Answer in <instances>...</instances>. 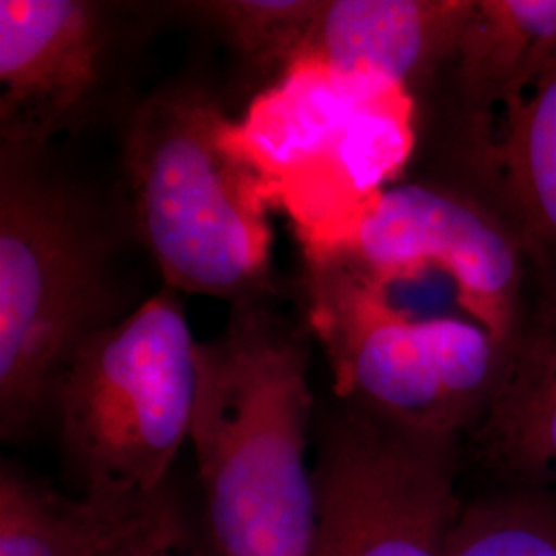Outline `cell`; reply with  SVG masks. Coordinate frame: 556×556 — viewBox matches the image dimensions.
<instances>
[{"mask_svg": "<svg viewBox=\"0 0 556 556\" xmlns=\"http://www.w3.org/2000/svg\"><path fill=\"white\" fill-rule=\"evenodd\" d=\"M314 408L307 332L268 301L199 342L190 441L217 556H309Z\"/></svg>", "mask_w": 556, "mask_h": 556, "instance_id": "6da1fadb", "label": "cell"}, {"mask_svg": "<svg viewBox=\"0 0 556 556\" xmlns=\"http://www.w3.org/2000/svg\"><path fill=\"white\" fill-rule=\"evenodd\" d=\"M124 165L165 287L233 305L268 301L273 200L215 101L192 89L147 98L130 119Z\"/></svg>", "mask_w": 556, "mask_h": 556, "instance_id": "7a4b0ae2", "label": "cell"}, {"mask_svg": "<svg viewBox=\"0 0 556 556\" xmlns=\"http://www.w3.org/2000/svg\"><path fill=\"white\" fill-rule=\"evenodd\" d=\"M43 149L0 144V435L29 438L80 346L112 324L100 231L41 169Z\"/></svg>", "mask_w": 556, "mask_h": 556, "instance_id": "3957f363", "label": "cell"}, {"mask_svg": "<svg viewBox=\"0 0 556 556\" xmlns=\"http://www.w3.org/2000/svg\"><path fill=\"white\" fill-rule=\"evenodd\" d=\"M199 340L165 287L89 338L60 379L52 420L79 495L149 497L190 439Z\"/></svg>", "mask_w": 556, "mask_h": 556, "instance_id": "277c9868", "label": "cell"}, {"mask_svg": "<svg viewBox=\"0 0 556 556\" xmlns=\"http://www.w3.org/2000/svg\"><path fill=\"white\" fill-rule=\"evenodd\" d=\"M388 287L337 252L307 258V324L326 346L337 396L400 427L468 435L509 349L472 318L400 309Z\"/></svg>", "mask_w": 556, "mask_h": 556, "instance_id": "5b68a950", "label": "cell"}, {"mask_svg": "<svg viewBox=\"0 0 556 556\" xmlns=\"http://www.w3.org/2000/svg\"><path fill=\"white\" fill-rule=\"evenodd\" d=\"M459 445L338 397L318 418L309 556H447Z\"/></svg>", "mask_w": 556, "mask_h": 556, "instance_id": "8992f818", "label": "cell"}, {"mask_svg": "<svg viewBox=\"0 0 556 556\" xmlns=\"http://www.w3.org/2000/svg\"><path fill=\"white\" fill-rule=\"evenodd\" d=\"M330 252L388 285L438 268L454 280L468 318L507 349L536 299L514 227L464 179L406 181L381 190L337 245L321 254Z\"/></svg>", "mask_w": 556, "mask_h": 556, "instance_id": "52a82bcc", "label": "cell"}, {"mask_svg": "<svg viewBox=\"0 0 556 556\" xmlns=\"http://www.w3.org/2000/svg\"><path fill=\"white\" fill-rule=\"evenodd\" d=\"M103 9L83 0L0 2V144L43 149L100 89Z\"/></svg>", "mask_w": 556, "mask_h": 556, "instance_id": "ba28073f", "label": "cell"}, {"mask_svg": "<svg viewBox=\"0 0 556 556\" xmlns=\"http://www.w3.org/2000/svg\"><path fill=\"white\" fill-rule=\"evenodd\" d=\"M472 9L475 0H321L295 64L413 98L450 68Z\"/></svg>", "mask_w": 556, "mask_h": 556, "instance_id": "9c48e42d", "label": "cell"}, {"mask_svg": "<svg viewBox=\"0 0 556 556\" xmlns=\"http://www.w3.org/2000/svg\"><path fill=\"white\" fill-rule=\"evenodd\" d=\"M556 59V0H475L450 62L462 165L493 144L511 110Z\"/></svg>", "mask_w": 556, "mask_h": 556, "instance_id": "30bf717a", "label": "cell"}, {"mask_svg": "<svg viewBox=\"0 0 556 556\" xmlns=\"http://www.w3.org/2000/svg\"><path fill=\"white\" fill-rule=\"evenodd\" d=\"M464 169L514 227L538 298L556 305V59Z\"/></svg>", "mask_w": 556, "mask_h": 556, "instance_id": "8fae6325", "label": "cell"}, {"mask_svg": "<svg viewBox=\"0 0 556 556\" xmlns=\"http://www.w3.org/2000/svg\"><path fill=\"white\" fill-rule=\"evenodd\" d=\"M478 462L511 489L556 486V305L536 295L472 431Z\"/></svg>", "mask_w": 556, "mask_h": 556, "instance_id": "7c38bea8", "label": "cell"}, {"mask_svg": "<svg viewBox=\"0 0 556 556\" xmlns=\"http://www.w3.org/2000/svg\"><path fill=\"white\" fill-rule=\"evenodd\" d=\"M176 516L149 497H66L11 464L0 470V556H112Z\"/></svg>", "mask_w": 556, "mask_h": 556, "instance_id": "4fadbf2b", "label": "cell"}, {"mask_svg": "<svg viewBox=\"0 0 556 556\" xmlns=\"http://www.w3.org/2000/svg\"><path fill=\"white\" fill-rule=\"evenodd\" d=\"M447 556H556L555 489H509L466 503Z\"/></svg>", "mask_w": 556, "mask_h": 556, "instance_id": "5bb4252c", "label": "cell"}, {"mask_svg": "<svg viewBox=\"0 0 556 556\" xmlns=\"http://www.w3.org/2000/svg\"><path fill=\"white\" fill-rule=\"evenodd\" d=\"M199 7L243 59L262 68L278 66L285 75L305 46L321 0H219Z\"/></svg>", "mask_w": 556, "mask_h": 556, "instance_id": "9a60e30c", "label": "cell"}, {"mask_svg": "<svg viewBox=\"0 0 556 556\" xmlns=\"http://www.w3.org/2000/svg\"><path fill=\"white\" fill-rule=\"evenodd\" d=\"M190 556H211V555H204V553H194V555H190Z\"/></svg>", "mask_w": 556, "mask_h": 556, "instance_id": "2e32d148", "label": "cell"}]
</instances>
